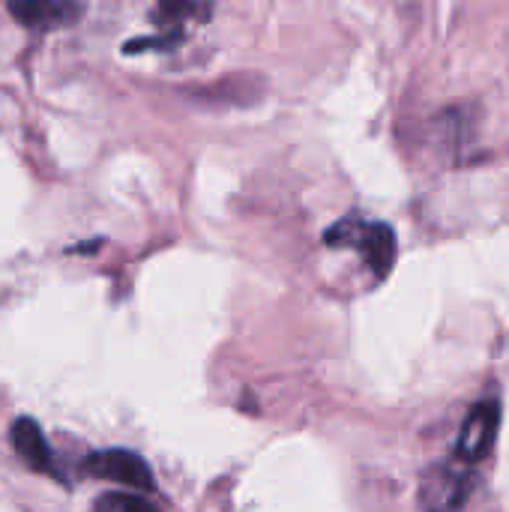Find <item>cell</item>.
Masks as SVG:
<instances>
[{
  "label": "cell",
  "instance_id": "cell-5",
  "mask_svg": "<svg viewBox=\"0 0 509 512\" xmlns=\"http://www.w3.org/2000/svg\"><path fill=\"white\" fill-rule=\"evenodd\" d=\"M9 444H12V450L21 456V462H24L27 468L39 471V474H48V477H54V480L63 477V474L57 471V465H54V453H51V447H48V438H45L42 426H39L33 417H18V420H12V426H9Z\"/></svg>",
  "mask_w": 509,
  "mask_h": 512
},
{
  "label": "cell",
  "instance_id": "cell-1",
  "mask_svg": "<svg viewBox=\"0 0 509 512\" xmlns=\"http://www.w3.org/2000/svg\"><path fill=\"white\" fill-rule=\"evenodd\" d=\"M327 246L354 249L366 258L378 279H387L396 264V234L387 222H369L363 216H345L327 231Z\"/></svg>",
  "mask_w": 509,
  "mask_h": 512
},
{
  "label": "cell",
  "instance_id": "cell-2",
  "mask_svg": "<svg viewBox=\"0 0 509 512\" xmlns=\"http://www.w3.org/2000/svg\"><path fill=\"white\" fill-rule=\"evenodd\" d=\"M474 486H477V474L471 471V465L459 459L435 465L432 471H426L420 486L423 512H462Z\"/></svg>",
  "mask_w": 509,
  "mask_h": 512
},
{
  "label": "cell",
  "instance_id": "cell-7",
  "mask_svg": "<svg viewBox=\"0 0 509 512\" xmlns=\"http://www.w3.org/2000/svg\"><path fill=\"white\" fill-rule=\"evenodd\" d=\"M93 512H159V507L132 492H108L96 498Z\"/></svg>",
  "mask_w": 509,
  "mask_h": 512
},
{
  "label": "cell",
  "instance_id": "cell-6",
  "mask_svg": "<svg viewBox=\"0 0 509 512\" xmlns=\"http://www.w3.org/2000/svg\"><path fill=\"white\" fill-rule=\"evenodd\" d=\"M9 12H12L21 24H27V27H33V30H54V27L69 24V21L81 12V6H78V3L33 0V3H9Z\"/></svg>",
  "mask_w": 509,
  "mask_h": 512
},
{
  "label": "cell",
  "instance_id": "cell-4",
  "mask_svg": "<svg viewBox=\"0 0 509 512\" xmlns=\"http://www.w3.org/2000/svg\"><path fill=\"white\" fill-rule=\"evenodd\" d=\"M498 429H501V405L495 399L477 402L462 423V432L456 441V459L465 465L483 462L498 441Z\"/></svg>",
  "mask_w": 509,
  "mask_h": 512
},
{
  "label": "cell",
  "instance_id": "cell-3",
  "mask_svg": "<svg viewBox=\"0 0 509 512\" xmlns=\"http://www.w3.org/2000/svg\"><path fill=\"white\" fill-rule=\"evenodd\" d=\"M90 477L96 480H108V483H120L129 486L135 492H153V471L150 465L132 453V450H99L90 453L81 465Z\"/></svg>",
  "mask_w": 509,
  "mask_h": 512
}]
</instances>
